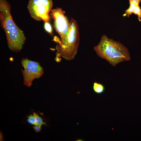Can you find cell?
<instances>
[{
	"instance_id": "6da1fadb",
	"label": "cell",
	"mask_w": 141,
	"mask_h": 141,
	"mask_svg": "<svg viewBox=\"0 0 141 141\" xmlns=\"http://www.w3.org/2000/svg\"><path fill=\"white\" fill-rule=\"evenodd\" d=\"M10 7L6 0H0V20L6 36L9 49L16 52L20 51L26 38L23 31L15 23L10 14Z\"/></svg>"
},
{
	"instance_id": "7a4b0ae2",
	"label": "cell",
	"mask_w": 141,
	"mask_h": 141,
	"mask_svg": "<svg viewBox=\"0 0 141 141\" xmlns=\"http://www.w3.org/2000/svg\"><path fill=\"white\" fill-rule=\"evenodd\" d=\"M93 49L99 57L106 60L113 67L120 62L130 61L131 58L127 47L119 42L109 39L105 35L101 37L99 43Z\"/></svg>"
},
{
	"instance_id": "3957f363",
	"label": "cell",
	"mask_w": 141,
	"mask_h": 141,
	"mask_svg": "<svg viewBox=\"0 0 141 141\" xmlns=\"http://www.w3.org/2000/svg\"><path fill=\"white\" fill-rule=\"evenodd\" d=\"M78 28L77 21L72 18L67 32L59 41V45L57 47V59L61 57L67 61L74 59L77 54L79 42Z\"/></svg>"
},
{
	"instance_id": "277c9868",
	"label": "cell",
	"mask_w": 141,
	"mask_h": 141,
	"mask_svg": "<svg viewBox=\"0 0 141 141\" xmlns=\"http://www.w3.org/2000/svg\"><path fill=\"white\" fill-rule=\"evenodd\" d=\"M53 5L52 0H30L27 8L31 17L37 21H48Z\"/></svg>"
},
{
	"instance_id": "5b68a950",
	"label": "cell",
	"mask_w": 141,
	"mask_h": 141,
	"mask_svg": "<svg viewBox=\"0 0 141 141\" xmlns=\"http://www.w3.org/2000/svg\"><path fill=\"white\" fill-rule=\"evenodd\" d=\"M64 13L65 11L59 8L51 10L50 13L54 20V28L59 35L61 39L64 36L69 25V22L67 17L65 16Z\"/></svg>"
},
{
	"instance_id": "8992f818",
	"label": "cell",
	"mask_w": 141,
	"mask_h": 141,
	"mask_svg": "<svg viewBox=\"0 0 141 141\" xmlns=\"http://www.w3.org/2000/svg\"><path fill=\"white\" fill-rule=\"evenodd\" d=\"M21 63L22 66L27 67L33 73L36 79H38L44 74L43 68L38 62L29 60L27 58H23Z\"/></svg>"
},
{
	"instance_id": "52a82bcc",
	"label": "cell",
	"mask_w": 141,
	"mask_h": 141,
	"mask_svg": "<svg viewBox=\"0 0 141 141\" xmlns=\"http://www.w3.org/2000/svg\"><path fill=\"white\" fill-rule=\"evenodd\" d=\"M24 70L22 69V72L24 77V84L30 87L32 85L33 80L36 79L33 73L27 67L23 66Z\"/></svg>"
},
{
	"instance_id": "ba28073f",
	"label": "cell",
	"mask_w": 141,
	"mask_h": 141,
	"mask_svg": "<svg viewBox=\"0 0 141 141\" xmlns=\"http://www.w3.org/2000/svg\"><path fill=\"white\" fill-rule=\"evenodd\" d=\"M93 89L96 93L101 94L103 93L105 90V87L102 84L95 81L93 83Z\"/></svg>"
},
{
	"instance_id": "9c48e42d",
	"label": "cell",
	"mask_w": 141,
	"mask_h": 141,
	"mask_svg": "<svg viewBox=\"0 0 141 141\" xmlns=\"http://www.w3.org/2000/svg\"><path fill=\"white\" fill-rule=\"evenodd\" d=\"M36 119V122L37 125H39L42 126V125H46V123L43 121V119L38 114L34 113Z\"/></svg>"
},
{
	"instance_id": "30bf717a",
	"label": "cell",
	"mask_w": 141,
	"mask_h": 141,
	"mask_svg": "<svg viewBox=\"0 0 141 141\" xmlns=\"http://www.w3.org/2000/svg\"><path fill=\"white\" fill-rule=\"evenodd\" d=\"M28 118L27 121L29 123L34 125H37L35 115L33 113V115L31 114L27 117Z\"/></svg>"
},
{
	"instance_id": "8fae6325",
	"label": "cell",
	"mask_w": 141,
	"mask_h": 141,
	"mask_svg": "<svg viewBox=\"0 0 141 141\" xmlns=\"http://www.w3.org/2000/svg\"><path fill=\"white\" fill-rule=\"evenodd\" d=\"M133 13L137 15L138 19L139 21L141 20V9L139 6H137L133 10Z\"/></svg>"
},
{
	"instance_id": "7c38bea8",
	"label": "cell",
	"mask_w": 141,
	"mask_h": 141,
	"mask_svg": "<svg viewBox=\"0 0 141 141\" xmlns=\"http://www.w3.org/2000/svg\"><path fill=\"white\" fill-rule=\"evenodd\" d=\"M44 28L45 30L48 33L51 34L52 33V28L50 24L48 21L45 22Z\"/></svg>"
},
{
	"instance_id": "4fadbf2b",
	"label": "cell",
	"mask_w": 141,
	"mask_h": 141,
	"mask_svg": "<svg viewBox=\"0 0 141 141\" xmlns=\"http://www.w3.org/2000/svg\"><path fill=\"white\" fill-rule=\"evenodd\" d=\"M133 9L129 6V8L125 10V14L127 15V16H129L133 13Z\"/></svg>"
},
{
	"instance_id": "5bb4252c",
	"label": "cell",
	"mask_w": 141,
	"mask_h": 141,
	"mask_svg": "<svg viewBox=\"0 0 141 141\" xmlns=\"http://www.w3.org/2000/svg\"><path fill=\"white\" fill-rule=\"evenodd\" d=\"M42 126L41 125H37L34 126H32V127L34 130L36 132L38 133L40 132L41 131Z\"/></svg>"
},
{
	"instance_id": "9a60e30c",
	"label": "cell",
	"mask_w": 141,
	"mask_h": 141,
	"mask_svg": "<svg viewBox=\"0 0 141 141\" xmlns=\"http://www.w3.org/2000/svg\"><path fill=\"white\" fill-rule=\"evenodd\" d=\"M133 2L136 5H139V3L141 2V0H129Z\"/></svg>"
},
{
	"instance_id": "2e32d148",
	"label": "cell",
	"mask_w": 141,
	"mask_h": 141,
	"mask_svg": "<svg viewBox=\"0 0 141 141\" xmlns=\"http://www.w3.org/2000/svg\"><path fill=\"white\" fill-rule=\"evenodd\" d=\"M3 135L2 133L0 131V141H2L4 140V139L3 138Z\"/></svg>"
}]
</instances>
